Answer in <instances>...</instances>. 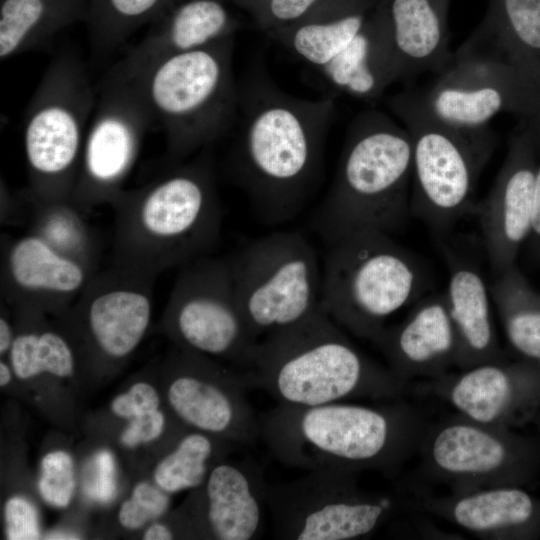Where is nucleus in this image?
I'll list each match as a JSON object with an SVG mask.
<instances>
[{
  "label": "nucleus",
  "instance_id": "obj_1",
  "mask_svg": "<svg viewBox=\"0 0 540 540\" xmlns=\"http://www.w3.org/2000/svg\"><path fill=\"white\" fill-rule=\"evenodd\" d=\"M334 116L333 94L315 100L292 96L261 67L239 84L228 168L263 223L290 221L315 192Z\"/></svg>",
  "mask_w": 540,
  "mask_h": 540
},
{
  "label": "nucleus",
  "instance_id": "obj_2",
  "mask_svg": "<svg viewBox=\"0 0 540 540\" xmlns=\"http://www.w3.org/2000/svg\"><path fill=\"white\" fill-rule=\"evenodd\" d=\"M113 263L154 276L211 255L222 207L212 147L112 201Z\"/></svg>",
  "mask_w": 540,
  "mask_h": 540
},
{
  "label": "nucleus",
  "instance_id": "obj_3",
  "mask_svg": "<svg viewBox=\"0 0 540 540\" xmlns=\"http://www.w3.org/2000/svg\"><path fill=\"white\" fill-rule=\"evenodd\" d=\"M259 423L260 440L284 465L308 471L373 470L388 478L417 451L427 425L401 398L378 405L277 404L259 416Z\"/></svg>",
  "mask_w": 540,
  "mask_h": 540
},
{
  "label": "nucleus",
  "instance_id": "obj_4",
  "mask_svg": "<svg viewBox=\"0 0 540 540\" xmlns=\"http://www.w3.org/2000/svg\"><path fill=\"white\" fill-rule=\"evenodd\" d=\"M279 405L310 407L365 399L390 401L407 391L388 367L357 348L320 307L259 340L253 366L242 372Z\"/></svg>",
  "mask_w": 540,
  "mask_h": 540
},
{
  "label": "nucleus",
  "instance_id": "obj_5",
  "mask_svg": "<svg viewBox=\"0 0 540 540\" xmlns=\"http://www.w3.org/2000/svg\"><path fill=\"white\" fill-rule=\"evenodd\" d=\"M412 142L405 127L368 109L350 123L338 168L313 226L328 243L359 230L389 235L410 215Z\"/></svg>",
  "mask_w": 540,
  "mask_h": 540
},
{
  "label": "nucleus",
  "instance_id": "obj_6",
  "mask_svg": "<svg viewBox=\"0 0 540 540\" xmlns=\"http://www.w3.org/2000/svg\"><path fill=\"white\" fill-rule=\"evenodd\" d=\"M234 40L229 36L165 58L126 78L137 86L154 127L164 131V168L212 147L233 129L239 107Z\"/></svg>",
  "mask_w": 540,
  "mask_h": 540
},
{
  "label": "nucleus",
  "instance_id": "obj_7",
  "mask_svg": "<svg viewBox=\"0 0 540 540\" xmlns=\"http://www.w3.org/2000/svg\"><path fill=\"white\" fill-rule=\"evenodd\" d=\"M423 260L391 235L359 230L329 244L320 305L353 335L372 341L387 320L432 288Z\"/></svg>",
  "mask_w": 540,
  "mask_h": 540
},
{
  "label": "nucleus",
  "instance_id": "obj_8",
  "mask_svg": "<svg viewBox=\"0 0 540 540\" xmlns=\"http://www.w3.org/2000/svg\"><path fill=\"white\" fill-rule=\"evenodd\" d=\"M412 142L410 215L437 240L474 214L477 179L490 158L495 138L489 127L462 130L437 118L421 92L406 90L388 100Z\"/></svg>",
  "mask_w": 540,
  "mask_h": 540
},
{
  "label": "nucleus",
  "instance_id": "obj_9",
  "mask_svg": "<svg viewBox=\"0 0 540 540\" xmlns=\"http://www.w3.org/2000/svg\"><path fill=\"white\" fill-rule=\"evenodd\" d=\"M96 94L76 52L63 51L49 63L24 117L26 189L32 196L71 200Z\"/></svg>",
  "mask_w": 540,
  "mask_h": 540
},
{
  "label": "nucleus",
  "instance_id": "obj_10",
  "mask_svg": "<svg viewBox=\"0 0 540 540\" xmlns=\"http://www.w3.org/2000/svg\"><path fill=\"white\" fill-rule=\"evenodd\" d=\"M356 474L317 469L293 481L269 484L266 500L274 538L365 539L414 509L413 497L401 490L366 491L358 486Z\"/></svg>",
  "mask_w": 540,
  "mask_h": 540
},
{
  "label": "nucleus",
  "instance_id": "obj_11",
  "mask_svg": "<svg viewBox=\"0 0 540 540\" xmlns=\"http://www.w3.org/2000/svg\"><path fill=\"white\" fill-rule=\"evenodd\" d=\"M227 258L239 308L256 339L295 325L320 307L318 257L300 232H274Z\"/></svg>",
  "mask_w": 540,
  "mask_h": 540
},
{
  "label": "nucleus",
  "instance_id": "obj_12",
  "mask_svg": "<svg viewBox=\"0 0 540 540\" xmlns=\"http://www.w3.org/2000/svg\"><path fill=\"white\" fill-rule=\"evenodd\" d=\"M164 323L185 350L224 358L242 372L253 366L259 340L239 308L227 257L208 255L180 267Z\"/></svg>",
  "mask_w": 540,
  "mask_h": 540
},
{
  "label": "nucleus",
  "instance_id": "obj_13",
  "mask_svg": "<svg viewBox=\"0 0 540 540\" xmlns=\"http://www.w3.org/2000/svg\"><path fill=\"white\" fill-rule=\"evenodd\" d=\"M97 89L71 201L88 214L124 189L153 118L135 83L107 72Z\"/></svg>",
  "mask_w": 540,
  "mask_h": 540
},
{
  "label": "nucleus",
  "instance_id": "obj_14",
  "mask_svg": "<svg viewBox=\"0 0 540 540\" xmlns=\"http://www.w3.org/2000/svg\"><path fill=\"white\" fill-rule=\"evenodd\" d=\"M417 452L422 472L452 493L517 486L530 460L528 447L508 428L457 413L426 425Z\"/></svg>",
  "mask_w": 540,
  "mask_h": 540
},
{
  "label": "nucleus",
  "instance_id": "obj_15",
  "mask_svg": "<svg viewBox=\"0 0 540 540\" xmlns=\"http://www.w3.org/2000/svg\"><path fill=\"white\" fill-rule=\"evenodd\" d=\"M421 92L428 109L446 124L478 130L500 113L518 116L540 155V91L509 65L488 56L454 53L453 62Z\"/></svg>",
  "mask_w": 540,
  "mask_h": 540
},
{
  "label": "nucleus",
  "instance_id": "obj_16",
  "mask_svg": "<svg viewBox=\"0 0 540 540\" xmlns=\"http://www.w3.org/2000/svg\"><path fill=\"white\" fill-rule=\"evenodd\" d=\"M157 278L114 263L91 277L67 312L99 355L121 360L137 348L150 324Z\"/></svg>",
  "mask_w": 540,
  "mask_h": 540
},
{
  "label": "nucleus",
  "instance_id": "obj_17",
  "mask_svg": "<svg viewBox=\"0 0 540 540\" xmlns=\"http://www.w3.org/2000/svg\"><path fill=\"white\" fill-rule=\"evenodd\" d=\"M205 356L184 350L177 359L167 390L171 409L194 430L253 445L260 439L259 416L247 398L242 372H225Z\"/></svg>",
  "mask_w": 540,
  "mask_h": 540
},
{
  "label": "nucleus",
  "instance_id": "obj_18",
  "mask_svg": "<svg viewBox=\"0 0 540 540\" xmlns=\"http://www.w3.org/2000/svg\"><path fill=\"white\" fill-rule=\"evenodd\" d=\"M539 163L531 130L521 122L511 135L506 158L487 196L476 203L481 242L492 273L515 265L531 231Z\"/></svg>",
  "mask_w": 540,
  "mask_h": 540
},
{
  "label": "nucleus",
  "instance_id": "obj_19",
  "mask_svg": "<svg viewBox=\"0 0 540 540\" xmlns=\"http://www.w3.org/2000/svg\"><path fill=\"white\" fill-rule=\"evenodd\" d=\"M415 384L417 394L433 396L457 414L508 428L540 399V363L489 362Z\"/></svg>",
  "mask_w": 540,
  "mask_h": 540
},
{
  "label": "nucleus",
  "instance_id": "obj_20",
  "mask_svg": "<svg viewBox=\"0 0 540 540\" xmlns=\"http://www.w3.org/2000/svg\"><path fill=\"white\" fill-rule=\"evenodd\" d=\"M438 243L449 274L445 293L458 340L455 368L504 361L491 313L490 286L482 269L481 240L447 236Z\"/></svg>",
  "mask_w": 540,
  "mask_h": 540
},
{
  "label": "nucleus",
  "instance_id": "obj_21",
  "mask_svg": "<svg viewBox=\"0 0 540 540\" xmlns=\"http://www.w3.org/2000/svg\"><path fill=\"white\" fill-rule=\"evenodd\" d=\"M93 275L33 234L2 240L1 297L16 308L65 314Z\"/></svg>",
  "mask_w": 540,
  "mask_h": 540
},
{
  "label": "nucleus",
  "instance_id": "obj_22",
  "mask_svg": "<svg viewBox=\"0 0 540 540\" xmlns=\"http://www.w3.org/2000/svg\"><path fill=\"white\" fill-rule=\"evenodd\" d=\"M371 342L406 386L450 372L456 365L458 340L445 291L424 295L402 321L386 326Z\"/></svg>",
  "mask_w": 540,
  "mask_h": 540
},
{
  "label": "nucleus",
  "instance_id": "obj_23",
  "mask_svg": "<svg viewBox=\"0 0 540 540\" xmlns=\"http://www.w3.org/2000/svg\"><path fill=\"white\" fill-rule=\"evenodd\" d=\"M225 0H172L145 36L108 72L130 78L153 64L235 35L240 21Z\"/></svg>",
  "mask_w": 540,
  "mask_h": 540
},
{
  "label": "nucleus",
  "instance_id": "obj_24",
  "mask_svg": "<svg viewBox=\"0 0 540 540\" xmlns=\"http://www.w3.org/2000/svg\"><path fill=\"white\" fill-rule=\"evenodd\" d=\"M268 485L262 465L251 457L218 463L199 486L201 530L220 540L260 538Z\"/></svg>",
  "mask_w": 540,
  "mask_h": 540
},
{
  "label": "nucleus",
  "instance_id": "obj_25",
  "mask_svg": "<svg viewBox=\"0 0 540 540\" xmlns=\"http://www.w3.org/2000/svg\"><path fill=\"white\" fill-rule=\"evenodd\" d=\"M414 509L486 540L528 535L540 521V506L518 486H495L444 496L419 494Z\"/></svg>",
  "mask_w": 540,
  "mask_h": 540
},
{
  "label": "nucleus",
  "instance_id": "obj_26",
  "mask_svg": "<svg viewBox=\"0 0 540 540\" xmlns=\"http://www.w3.org/2000/svg\"><path fill=\"white\" fill-rule=\"evenodd\" d=\"M317 71L331 94L366 101L378 99L398 81L386 0L378 2L351 42Z\"/></svg>",
  "mask_w": 540,
  "mask_h": 540
},
{
  "label": "nucleus",
  "instance_id": "obj_27",
  "mask_svg": "<svg viewBox=\"0 0 540 540\" xmlns=\"http://www.w3.org/2000/svg\"><path fill=\"white\" fill-rule=\"evenodd\" d=\"M451 0H386L399 80L441 74L453 62L449 48Z\"/></svg>",
  "mask_w": 540,
  "mask_h": 540
},
{
  "label": "nucleus",
  "instance_id": "obj_28",
  "mask_svg": "<svg viewBox=\"0 0 540 540\" xmlns=\"http://www.w3.org/2000/svg\"><path fill=\"white\" fill-rule=\"evenodd\" d=\"M458 51L499 60L540 91V0H490L482 23Z\"/></svg>",
  "mask_w": 540,
  "mask_h": 540
},
{
  "label": "nucleus",
  "instance_id": "obj_29",
  "mask_svg": "<svg viewBox=\"0 0 540 540\" xmlns=\"http://www.w3.org/2000/svg\"><path fill=\"white\" fill-rule=\"evenodd\" d=\"M380 0H318L296 22L266 36L318 69L340 53Z\"/></svg>",
  "mask_w": 540,
  "mask_h": 540
},
{
  "label": "nucleus",
  "instance_id": "obj_30",
  "mask_svg": "<svg viewBox=\"0 0 540 540\" xmlns=\"http://www.w3.org/2000/svg\"><path fill=\"white\" fill-rule=\"evenodd\" d=\"M88 0H0V58L50 50L57 35L87 21Z\"/></svg>",
  "mask_w": 540,
  "mask_h": 540
},
{
  "label": "nucleus",
  "instance_id": "obj_31",
  "mask_svg": "<svg viewBox=\"0 0 540 540\" xmlns=\"http://www.w3.org/2000/svg\"><path fill=\"white\" fill-rule=\"evenodd\" d=\"M20 195L23 201L21 221L27 225V233L39 237L92 273L99 271L101 243L85 219L86 213L71 200L38 199L27 189Z\"/></svg>",
  "mask_w": 540,
  "mask_h": 540
},
{
  "label": "nucleus",
  "instance_id": "obj_32",
  "mask_svg": "<svg viewBox=\"0 0 540 540\" xmlns=\"http://www.w3.org/2000/svg\"><path fill=\"white\" fill-rule=\"evenodd\" d=\"M490 293L510 345L526 360L540 363V293L516 265L495 276Z\"/></svg>",
  "mask_w": 540,
  "mask_h": 540
},
{
  "label": "nucleus",
  "instance_id": "obj_33",
  "mask_svg": "<svg viewBox=\"0 0 540 540\" xmlns=\"http://www.w3.org/2000/svg\"><path fill=\"white\" fill-rule=\"evenodd\" d=\"M221 437L194 430L183 436L154 471L158 487L167 493H176L201 486L211 470L221 461L228 445L217 442Z\"/></svg>",
  "mask_w": 540,
  "mask_h": 540
},
{
  "label": "nucleus",
  "instance_id": "obj_34",
  "mask_svg": "<svg viewBox=\"0 0 540 540\" xmlns=\"http://www.w3.org/2000/svg\"><path fill=\"white\" fill-rule=\"evenodd\" d=\"M172 0H88L86 21L91 45L97 53L119 47L136 30L150 24Z\"/></svg>",
  "mask_w": 540,
  "mask_h": 540
},
{
  "label": "nucleus",
  "instance_id": "obj_35",
  "mask_svg": "<svg viewBox=\"0 0 540 540\" xmlns=\"http://www.w3.org/2000/svg\"><path fill=\"white\" fill-rule=\"evenodd\" d=\"M9 358L13 373L22 380L42 373L70 377L76 363L70 342L54 330L27 329L16 334Z\"/></svg>",
  "mask_w": 540,
  "mask_h": 540
},
{
  "label": "nucleus",
  "instance_id": "obj_36",
  "mask_svg": "<svg viewBox=\"0 0 540 540\" xmlns=\"http://www.w3.org/2000/svg\"><path fill=\"white\" fill-rule=\"evenodd\" d=\"M38 489L43 500L55 507H66L75 489L71 456L62 450L46 454L41 461Z\"/></svg>",
  "mask_w": 540,
  "mask_h": 540
},
{
  "label": "nucleus",
  "instance_id": "obj_37",
  "mask_svg": "<svg viewBox=\"0 0 540 540\" xmlns=\"http://www.w3.org/2000/svg\"><path fill=\"white\" fill-rule=\"evenodd\" d=\"M245 10L266 35L307 13L318 0H225Z\"/></svg>",
  "mask_w": 540,
  "mask_h": 540
},
{
  "label": "nucleus",
  "instance_id": "obj_38",
  "mask_svg": "<svg viewBox=\"0 0 540 540\" xmlns=\"http://www.w3.org/2000/svg\"><path fill=\"white\" fill-rule=\"evenodd\" d=\"M167 492L147 482L138 483L131 497L120 507L118 519L120 524L129 530L141 528L148 521L162 516L170 499Z\"/></svg>",
  "mask_w": 540,
  "mask_h": 540
},
{
  "label": "nucleus",
  "instance_id": "obj_39",
  "mask_svg": "<svg viewBox=\"0 0 540 540\" xmlns=\"http://www.w3.org/2000/svg\"><path fill=\"white\" fill-rule=\"evenodd\" d=\"M5 534L9 540L40 538L38 514L34 505L24 497L14 496L4 507Z\"/></svg>",
  "mask_w": 540,
  "mask_h": 540
},
{
  "label": "nucleus",
  "instance_id": "obj_40",
  "mask_svg": "<svg viewBox=\"0 0 540 540\" xmlns=\"http://www.w3.org/2000/svg\"><path fill=\"white\" fill-rule=\"evenodd\" d=\"M160 398L155 388L145 382L135 383L111 403L112 412L121 418L133 417L159 409Z\"/></svg>",
  "mask_w": 540,
  "mask_h": 540
},
{
  "label": "nucleus",
  "instance_id": "obj_41",
  "mask_svg": "<svg viewBox=\"0 0 540 540\" xmlns=\"http://www.w3.org/2000/svg\"><path fill=\"white\" fill-rule=\"evenodd\" d=\"M166 419L158 409L130 419L121 435L122 443L130 448L157 439L165 429Z\"/></svg>",
  "mask_w": 540,
  "mask_h": 540
},
{
  "label": "nucleus",
  "instance_id": "obj_42",
  "mask_svg": "<svg viewBox=\"0 0 540 540\" xmlns=\"http://www.w3.org/2000/svg\"><path fill=\"white\" fill-rule=\"evenodd\" d=\"M95 480L90 489L93 497L101 502L110 501L115 493V464L110 452L103 450L95 457Z\"/></svg>",
  "mask_w": 540,
  "mask_h": 540
},
{
  "label": "nucleus",
  "instance_id": "obj_43",
  "mask_svg": "<svg viewBox=\"0 0 540 540\" xmlns=\"http://www.w3.org/2000/svg\"><path fill=\"white\" fill-rule=\"evenodd\" d=\"M526 244L529 254L540 262V156L535 181L531 231Z\"/></svg>",
  "mask_w": 540,
  "mask_h": 540
},
{
  "label": "nucleus",
  "instance_id": "obj_44",
  "mask_svg": "<svg viewBox=\"0 0 540 540\" xmlns=\"http://www.w3.org/2000/svg\"><path fill=\"white\" fill-rule=\"evenodd\" d=\"M23 201L20 193L14 195L6 183L1 181V223H14L21 221Z\"/></svg>",
  "mask_w": 540,
  "mask_h": 540
},
{
  "label": "nucleus",
  "instance_id": "obj_45",
  "mask_svg": "<svg viewBox=\"0 0 540 540\" xmlns=\"http://www.w3.org/2000/svg\"><path fill=\"white\" fill-rule=\"evenodd\" d=\"M16 337L13 326L6 316L0 318V354L9 353Z\"/></svg>",
  "mask_w": 540,
  "mask_h": 540
},
{
  "label": "nucleus",
  "instance_id": "obj_46",
  "mask_svg": "<svg viewBox=\"0 0 540 540\" xmlns=\"http://www.w3.org/2000/svg\"><path fill=\"white\" fill-rule=\"evenodd\" d=\"M173 537L174 534L171 529L162 523L152 524L146 529L143 535V539L145 540H170Z\"/></svg>",
  "mask_w": 540,
  "mask_h": 540
},
{
  "label": "nucleus",
  "instance_id": "obj_47",
  "mask_svg": "<svg viewBox=\"0 0 540 540\" xmlns=\"http://www.w3.org/2000/svg\"><path fill=\"white\" fill-rule=\"evenodd\" d=\"M11 368L6 362H0V386H6L12 379Z\"/></svg>",
  "mask_w": 540,
  "mask_h": 540
},
{
  "label": "nucleus",
  "instance_id": "obj_48",
  "mask_svg": "<svg viewBox=\"0 0 540 540\" xmlns=\"http://www.w3.org/2000/svg\"><path fill=\"white\" fill-rule=\"evenodd\" d=\"M46 539H78L77 535L63 532L50 533Z\"/></svg>",
  "mask_w": 540,
  "mask_h": 540
}]
</instances>
